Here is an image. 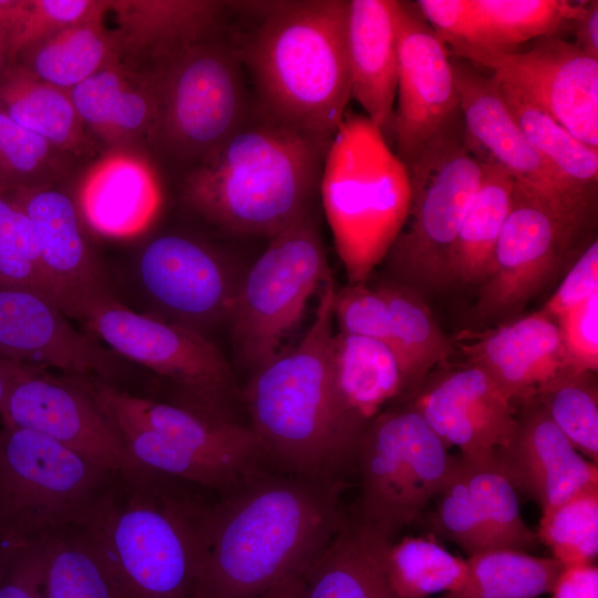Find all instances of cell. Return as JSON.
<instances>
[{"label": "cell", "mask_w": 598, "mask_h": 598, "mask_svg": "<svg viewBox=\"0 0 598 598\" xmlns=\"http://www.w3.org/2000/svg\"><path fill=\"white\" fill-rule=\"evenodd\" d=\"M344 486L269 468L207 504L197 598H256L305 578L346 519Z\"/></svg>", "instance_id": "6da1fadb"}, {"label": "cell", "mask_w": 598, "mask_h": 598, "mask_svg": "<svg viewBox=\"0 0 598 598\" xmlns=\"http://www.w3.org/2000/svg\"><path fill=\"white\" fill-rule=\"evenodd\" d=\"M299 344L256 370L244 393L249 426L272 468L344 482L355 468L364 430L343 409L334 386L331 343L336 283L331 270Z\"/></svg>", "instance_id": "7a4b0ae2"}, {"label": "cell", "mask_w": 598, "mask_h": 598, "mask_svg": "<svg viewBox=\"0 0 598 598\" xmlns=\"http://www.w3.org/2000/svg\"><path fill=\"white\" fill-rule=\"evenodd\" d=\"M346 0L243 2L259 22L238 48L257 106L329 144L351 99Z\"/></svg>", "instance_id": "3957f363"}, {"label": "cell", "mask_w": 598, "mask_h": 598, "mask_svg": "<svg viewBox=\"0 0 598 598\" xmlns=\"http://www.w3.org/2000/svg\"><path fill=\"white\" fill-rule=\"evenodd\" d=\"M329 144L255 104L228 140L188 168L183 198L228 231L270 238L311 212Z\"/></svg>", "instance_id": "277c9868"}, {"label": "cell", "mask_w": 598, "mask_h": 598, "mask_svg": "<svg viewBox=\"0 0 598 598\" xmlns=\"http://www.w3.org/2000/svg\"><path fill=\"white\" fill-rule=\"evenodd\" d=\"M150 471L120 476L83 527L123 598H197L207 503Z\"/></svg>", "instance_id": "5b68a950"}, {"label": "cell", "mask_w": 598, "mask_h": 598, "mask_svg": "<svg viewBox=\"0 0 598 598\" xmlns=\"http://www.w3.org/2000/svg\"><path fill=\"white\" fill-rule=\"evenodd\" d=\"M319 194L349 283L367 282L406 221L411 183L364 114L347 111L327 148Z\"/></svg>", "instance_id": "8992f818"}, {"label": "cell", "mask_w": 598, "mask_h": 598, "mask_svg": "<svg viewBox=\"0 0 598 598\" xmlns=\"http://www.w3.org/2000/svg\"><path fill=\"white\" fill-rule=\"evenodd\" d=\"M83 380L148 471L224 495L272 468L249 425L134 395L100 379Z\"/></svg>", "instance_id": "52a82bcc"}, {"label": "cell", "mask_w": 598, "mask_h": 598, "mask_svg": "<svg viewBox=\"0 0 598 598\" xmlns=\"http://www.w3.org/2000/svg\"><path fill=\"white\" fill-rule=\"evenodd\" d=\"M121 475L56 441L3 423L0 429V542L27 544L83 526Z\"/></svg>", "instance_id": "ba28073f"}, {"label": "cell", "mask_w": 598, "mask_h": 598, "mask_svg": "<svg viewBox=\"0 0 598 598\" xmlns=\"http://www.w3.org/2000/svg\"><path fill=\"white\" fill-rule=\"evenodd\" d=\"M456 462L406 400L379 412L357 446L360 495L353 517L390 544L421 516Z\"/></svg>", "instance_id": "9c48e42d"}, {"label": "cell", "mask_w": 598, "mask_h": 598, "mask_svg": "<svg viewBox=\"0 0 598 598\" xmlns=\"http://www.w3.org/2000/svg\"><path fill=\"white\" fill-rule=\"evenodd\" d=\"M408 169L409 214L385 258L394 280L425 295L446 289L451 252L481 183L482 161L468 145L462 115L431 138Z\"/></svg>", "instance_id": "30bf717a"}, {"label": "cell", "mask_w": 598, "mask_h": 598, "mask_svg": "<svg viewBox=\"0 0 598 598\" xmlns=\"http://www.w3.org/2000/svg\"><path fill=\"white\" fill-rule=\"evenodd\" d=\"M243 66L238 48L215 33L154 70L158 113L150 146L188 168L218 148L254 109Z\"/></svg>", "instance_id": "8fae6325"}, {"label": "cell", "mask_w": 598, "mask_h": 598, "mask_svg": "<svg viewBox=\"0 0 598 598\" xmlns=\"http://www.w3.org/2000/svg\"><path fill=\"white\" fill-rule=\"evenodd\" d=\"M595 225L515 182L488 271L478 285L474 321L498 324L519 317L573 262Z\"/></svg>", "instance_id": "7c38bea8"}, {"label": "cell", "mask_w": 598, "mask_h": 598, "mask_svg": "<svg viewBox=\"0 0 598 598\" xmlns=\"http://www.w3.org/2000/svg\"><path fill=\"white\" fill-rule=\"evenodd\" d=\"M116 355L171 380L182 393L179 406L215 420L228 414L236 388L221 352L198 330L135 312L111 292L82 305L73 317Z\"/></svg>", "instance_id": "4fadbf2b"}, {"label": "cell", "mask_w": 598, "mask_h": 598, "mask_svg": "<svg viewBox=\"0 0 598 598\" xmlns=\"http://www.w3.org/2000/svg\"><path fill=\"white\" fill-rule=\"evenodd\" d=\"M329 271L311 212L270 237L239 280L229 318L237 351L247 364L257 370L279 353Z\"/></svg>", "instance_id": "5bb4252c"}, {"label": "cell", "mask_w": 598, "mask_h": 598, "mask_svg": "<svg viewBox=\"0 0 598 598\" xmlns=\"http://www.w3.org/2000/svg\"><path fill=\"white\" fill-rule=\"evenodd\" d=\"M452 66L465 136L476 156L499 165L517 184L564 212L596 223L598 192L570 183L532 146L495 79L458 59H452Z\"/></svg>", "instance_id": "9a60e30c"}, {"label": "cell", "mask_w": 598, "mask_h": 598, "mask_svg": "<svg viewBox=\"0 0 598 598\" xmlns=\"http://www.w3.org/2000/svg\"><path fill=\"white\" fill-rule=\"evenodd\" d=\"M4 424L41 433L90 462L122 476L146 473L82 377L56 378L35 368L11 386Z\"/></svg>", "instance_id": "2e32d148"}, {"label": "cell", "mask_w": 598, "mask_h": 598, "mask_svg": "<svg viewBox=\"0 0 598 598\" xmlns=\"http://www.w3.org/2000/svg\"><path fill=\"white\" fill-rule=\"evenodd\" d=\"M462 58L489 69L499 85L598 148V59L574 42L549 35L524 52H473Z\"/></svg>", "instance_id": "e0dca14e"}, {"label": "cell", "mask_w": 598, "mask_h": 598, "mask_svg": "<svg viewBox=\"0 0 598 598\" xmlns=\"http://www.w3.org/2000/svg\"><path fill=\"white\" fill-rule=\"evenodd\" d=\"M396 155L409 167L423 146L462 115L451 53L414 2L395 0Z\"/></svg>", "instance_id": "ac0fdd59"}, {"label": "cell", "mask_w": 598, "mask_h": 598, "mask_svg": "<svg viewBox=\"0 0 598 598\" xmlns=\"http://www.w3.org/2000/svg\"><path fill=\"white\" fill-rule=\"evenodd\" d=\"M434 501L433 532L467 556L499 548L527 551L538 544L520 514L517 492L494 457L468 460L457 454Z\"/></svg>", "instance_id": "d6986e66"}, {"label": "cell", "mask_w": 598, "mask_h": 598, "mask_svg": "<svg viewBox=\"0 0 598 598\" xmlns=\"http://www.w3.org/2000/svg\"><path fill=\"white\" fill-rule=\"evenodd\" d=\"M406 399L450 448L468 460H488L516 427L514 404L477 365L442 364Z\"/></svg>", "instance_id": "ffe728a7"}, {"label": "cell", "mask_w": 598, "mask_h": 598, "mask_svg": "<svg viewBox=\"0 0 598 598\" xmlns=\"http://www.w3.org/2000/svg\"><path fill=\"white\" fill-rule=\"evenodd\" d=\"M137 272L150 300L177 323L198 330L230 318L239 280L202 241L177 234L156 237L143 248Z\"/></svg>", "instance_id": "44dd1931"}, {"label": "cell", "mask_w": 598, "mask_h": 598, "mask_svg": "<svg viewBox=\"0 0 598 598\" xmlns=\"http://www.w3.org/2000/svg\"><path fill=\"white\" fill-rule=\"evenodd\" d=\"M0 358L100 380L117 368L114 352L75 329L45 293L23 286H0Z\"/></svg>", "instance_id": "7402d4cb"}, {"label": "cell", "mask_w": 598, "mask_h": 598, "mask_svg": "<svg viewBox=\"0 0 598 598\" xmlns=\"http://www.w3.org/2000/svg\"><path fill=\"white\" fill-rule=\"evenodd\" d=\"M585 2L566 0H427L422 13L457 58L509 53L529 40L573 28Z\"/></svg>", "instance_id": "603a6c76"}, {"label": "cell", "mask_w": 598, "mask_h": 598, "mask_svg": "<svg viewBox=\"0 0 598 598\" xmlns=\"http://www.w3.org/2000/svg\"><path fill=\"white\" fill-rule=\"evenodd\" d=\"M3 195L30 220L50 297L69 318L89 300L110 292L70 196L55 187Z\"/></svg>", "instance_id": "cb8c5ba5"}, {"label": "cell", "mask_w": 598, "mask_h": 598, "mask_svg": "<svg viewBox=\"0 0 598 598\" xmlns=\"http://www.w3.org/2000/svg\"><path fill=\"white\" fill-rule=\"evenodd\" d=\"M520 404L514 434L494 454L498 470L515 491L545 513L598 486V465L575 448L533 398Z\"/></svg>", "instance_id": "d4e9b609"}, {"label": "cell", "mask_w": 598, "mask_h": 598, "mask_svg": "<svg viewBox=\"0 0 598 598\" xmlns=\"http://www.w3.org/2000/svg\"><path fill=\"white\" fill-rule=\"evenodd\" d=\"M454 344L513 404L530 399L540 384L569 365L557 322L540 310L461 333Z\"/></svg>", "instance_id": "484cf974"}, {"label": "cell", "mask_w": 598, "mask_h": 598, "mask_svg": "<svg viewBox=\"0 0 598 598\" xmlns=\"http://www.w3.org/2000/svg\"><path fill=\"white\" fill-rule=\"evenodd\" d=\"M227 2L214 0H112L107 12L118 62L152 73L182 49L216 33Z\"/></svg>", "instance_id": "4316f807"}, {"label": "cell", "mask_w": 598, "mask_h": 598, "mask_svg": "<svg viewBox=\"0 0 598 598\" xmlns=\"http://www.w3.org/2000/svg\"><path fill=\"white\" fill-rule=\"evenodd\" d=\"M69 94L99 147L137 154L138 146H150L158 113L154 74L136 72L118 62L75 85Z\"/></svg>", "instance_id": "83f0119b"}, {"label": "cell", "mask_w": 598, "mask_h": 598, "mask_svg": "<svg viewBox=\"0 0 598 598\" xmlns=\"http://www.w3.org/2000/svg\"><path fill=\"white\" fill-rule=\"evenodd\" d=\"M351 99L388 140L393 137L398 83L395 0L348 2Z\"/></svg>", "instance_id": "f1b7e54d"}, {"label": "cell", "mask_w": 598, "mask_h": 598, "mask_svg": "<svg viewBox=\"0 0 598 598\" xmlns=\"http://www.w3.org/2000/svg\"><path fill=\"white\" fill-rule=\"evenodd\" d=\"M161 205L157 178L136 153L109 152L83 182L76 204L92 230L109 238L144 231Z\"/></svg>", "instance_id": "f546056e"}, {"label": "cell", "mask_w": 598, "mask_h": 598, "mask_svg": "<svg viewBox=\"0 0 598 598\" xmlns=\"http://www.w3.org/2000/svg\"><path fill=\"white\" fill-rule=\"evenodd\" d=\"M391 545L355 517H346L306 575L301 598H401L386 573Z\"/></svg>", "instance_id": "4dcf8cb0"}, {"label": "cell", "mask_w": 598, "mask_h": 598, "mask_svg": "<svg viewBox=\"0 0 598 598\" xmlns=\"http://www.w3.org/2000/svg\"><path fill=\"white\" fill-rule=\"evenodd\" d=\"M331 363L338 398L349 416L362 427L390 401L404 396L400 363L382 341L340 331L333 333Z\"/></svg>", "instance_id": "1f68e13d"}, {"label": "cell", "mask_w": 598, "mask_h": 598, "mask_svg": "<svg viewBox=\"0 0 598 598\" xmlns=\"http://www.w3.org/2000/svg\"><path fill=\"white\" fill-rule=\"evenodd\" d=\"M0 110L24 128L75 158L94 156L99 145L85 131L69 91L49 84L18 63L0 78Z\"/></svg>", "instance_id": "d6a6232c"}, {"label": "cell", "mask_w": 598, "mask_h": 598, "mask_svg": "<svg viewBox=\"0 0 598 598\" xmlns=\"http://www.w3.org/2000/svg\"><path fill=\"white\" fill-rule=\"evenodd\" d=\"M106 13L63 28L24 49L16 59L38 79L71 90L102 69L118 63L116 34Z\"/></svg>", "instance_id": "836d02e7"}, {"label": "cell", "mask_w": 598, "mask_h": 598, "mask_svg": "<svg viewBox=\"0 0 598 598\" xmlns=\"http://www.w3.org/2000/svg\"><path fill=\"white\" fill-rule=\"evenodd\" d=\"M515 181L493 162L482 161L480 186L457 233L446 271V289L478 286L485 278L508 214Z\"/></svg>", "instance_id": "e575fe53"}, {"label": "cell", "mask_w": 598, "mask_h": 598, "mask_svg": "<svg viewBox=\"0 0 598 598\" xmlns=\"http://www.w3.org/2000/svg\"><path fill=\"white\" fill-rule=\"evenodd\" d=\"M378 288L389 306V346L403 373L405 398L447 362L456 351L454 339L440 328L420 291L396 280L384 281Z\"/></svg>", "instance_id": "d590c367"}, {"label": "cell", "mask_w": 598, "mask_h": 598, "mask_svg": "<svg viewBox=\"0 0 598 598\" xmlns=\"http://www.w3.org/2000/svg\"><path fill=\"white\" fill-rule=\"evenodd\" d=\"M41 540L42 598H123L107 563L83 527H62Z\"/></svg>", "instance_id": "8d00e7d4"}, {"label": "cell", "mask_w": 598, "mask_h": 598, "mask_svg": "<svg viewBox=\"0 0 598 598\" xmlns=\"http://www.w3.org/2000/svg\"><path fill=\"white\" fill-rule=\"evenodd\" d=\"M464 582L442 598H539L551 594L565 566L554 557L489 549L468 556Z\"/></svg>", "instance_id": "74e56055"}, {"label": "cell", "mask_w": 598, "mask_h": 598, "mask_svg": "<svg viewBox=\"0 0 598 598\" xmlns=\"http://www.w3.org/2000/svg\"><path fill=\"white\" fill-rule=\"evenodd\" d=\"M575 448L598 463V386L596 372L565 367L532 396Z\"/></svg>", "instance_id": "f35d334b"}, {"label": "cell", "mask_w": 598, "mask_h": 598, "mask_svg": "<svg viewBox=\"0 0 598 598\" xmlns=\"http://www.w3.org/2000/svg\"><path fill=\"white\" fill-rule=\"evenodd\" d=\"M498 87L532 146L570 183L598 192V148L578 140L544 111L512 91L499 84Z\"/></svg>", "instance_id": "ab89813d"}, {"label": "cell", "mask_w": 598, "mask_h": 598, "mask_svg": "<svg viewBox=\"0 0 598 598\" xmlns=\"http://www.w3.org/2000/svg\"><path fill=\"white\" fill-rule=\"evenodd\" d=\"M75 159L0 110V188L3 194L55 187L71 173Z\"/></svg>", "instance_id": "60d3db41"}, {"label": "cell", "mask_w": 598, "mask_h": 598, "mask_svg": "<svg viewBox=\"0 0 598 598\" xmlns=\"http://www.w3.org/2000/svg\"><path fill=\"white\" fill-rule=\"evenodd\" d=\"M386 573L401 598H427L462 586L466 560L456 557L432 539L404 537L393 543L385 556Z\"/></svg>", "instance_id": "b9f144b4"}, {"label": "cell", "mask_w": 598, "mask_h": 598, "mask_svg": "<svg viewBox=\"0 0 598 598\" xmlns=\"http://www.w3.org/2000/svg\"><path fill=\"white\" fill-rule=\"evenodd\" d=\"M100 0H0V31L11 64L37 41L92 17L107 13Z\"/></svg>", "instance_id": "7bdbcfd3"}, {"label": "cell", "mask_w": 598, "mask_h": 598, "mask_svg": "<svg viewBox=\"0 0 598 598\" xmlns=\"http://www.w3.org/2000/svg\"><path fill=\"white\" fill-rule=\"evenodd\" d=\"M536 536L565 567L594 564L598 554V486L542 513Z\"/></svg>", "instance_id": "ee69618b"}, {"label": "cell", "mask_w": 598, "mask_h": 598, "mask_svg": "<svg viewBox=\"0 0 598 598\" xmlns=\"http://www.w3.org/2000/svg\"><path fill=\"white\" fill-rule=\"evenodd\" d=\"M0 286L34 288L51 299L31 223L4 195H0Z\"/></svg>", "instance_id": "f6af8a7d"}, {"label": "cell", "mask_w": 598, "mask_h": 598, "mask_svg": "<svg viewBox=\"0 0 598 598\" xmlns=\"http://www.w3.org/2000/svg\"><path fill=\"white\" fill-rule=\"evenodd\" d=\"M333 318L340 332L390 342V311L382 291L367 282L348 283L336 291ZM390 347V346H389Z\"/></svg>", "instance_id": "bcb514c9"}, {"label": "cell", "mask_w": 598, "mask_h": 598, "mask_svg": "<svg viewBox=\"0 0 598 598\" xmlns=\"http://www.w3.org/2000/svg\"><path fill=\"white\" fill-rule=\"evenodd\" d=\"M556 322L570 367L598 370V292L560 315Z\"/></svg>", "instance_id": "7dc6e473"}, {"label": "cell", "mask_w": 598, "mask_h": 598, "mask_svg": "<svg viewBox=\"0 0 598 598\" xmlns=\"http://www.w3.org/2000/svg\"><path fill=\"white\" fill-rule=\"evenodd\" d=\"M42 540L3 545L0 549V598H42Z\"/></svg>", "instance_id": "c3c4849f"}, {"label": "cell", "mask_w": 598, "mask_h": 598, "mask_svg": "<svg viewBox=\"0 0 598 598\" xmlns=\"http://www.w3.org/2000/svg\"><path fill=\"white\" fill-rule=\"evenodd\" d=\"M596 292H598V240L595 235L578 252L557 290L539 310L556 321L565 311Z\"/></svg>", "instance_id": "681fc988"}, {"label": "cell", "mask_w": 598, "mask_h": 598, "mask_svg": "<svg viewBox=\"0 0 598 598\" xmlns=\"http://www.w3.org/2000/svg\"><path fill=\"white\" fill-rule=\"evenodd\" d=\"M551 594L553 598H598V567L594 564L565 567Z\"/></svg>", "instance_id": "f907efd6"}, {"label": "cell", "mask_w": 598, "mask_h": 598, "mask_svg": "<svg viewBox=\"0 0 598 598\" xmlns=\"http://www.w3.org/2000/svg\"><path fill=\"white\" fill-rule=\"evenodd\" d=\"M575 44L586 54L598 59V1H586L573 24Z\"/></svg>", "instance_id": "816d5d0a"}, {"label": "cell", "mask_w": 598, "mask_h": 598, "mask_svg": "<svg viewBox=\"0 0 598 598\" xmlns=\"http://www.w3.org/2000/svg\"><path fill=\"white\" fill-rule=\"evenodd\" d=\"M37 367L21 364L0 358V417L3 404L13 383L21 375Z\"/></svg>", "instance_id": "f5cc1de1"}, {"label": "cell", "mask_w": 598, "mask_h": 598, "mask_svg": "<svg viewBox=\"0 0 598 598\" xmlns=\"http://www.w3.org/2000/svg\"><path fill=\"white\" fill-rule=\"evenodd\" d=\"M303 577H289L256 598H301Z\"/></svg>", "instance_id": "db71d44e"}, {"label": "cell", "mask_w": 598, "mask_h": 598, "mask_svg": "<svg viewBox=\"0 0 598 598\" xmlns=\"http://www.w3.org/2000/svg\"><path fill=\"white\" fill-rule=\"evenodd\" d=\"M11 64L3 35L0 31V78Z\"/></svg>", "instance_id": "11a10c76"}, {"label": "cell", "mask_w": 598, "mask_h": 598, "mask_svg": "<svg viewBox=\"0 0 598 598\" xmlns=\"http://www.w3.org/2000/svg\"><path fill=\"white\" fill-rule=\"evenodd\" d=\"M0 195H3V192L1 190V188H0Z\"/></svg>", "instance_id": "9f6ffc18"}, {"label": "cell", "mask_w": 598, "mask_h": 598, "mask_svg": "<svg viewBox=\"0 0 598 598\" xmlns=\"http://www.w3.org/2000/svg\"><path fill=\"white\" fill-rule=\"evenodd\" d=\"M2 546H3V545H2L1 542H0V549H1Z\"/></svg>", "instance_id": "6f0895ef"}]
</instances>
